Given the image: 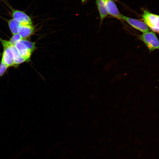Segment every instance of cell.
Instances as JSON below:
<instances>
[{"instance_id":"cell-14","label":"cell","mask_w":159,"mask_h":159,"mask_svg":"<svg viewBox=\"0 0 159 159\" xmlns=\"http://www.w3.org/2000/svg\"><path fill=\"white\" fill-rule=\"evenodd\" d=\"M87 0H81L82 3H84Z\"/></svg>"},{"instance_id":"cell-2","label":"cell","mask_w":159,"mask_h":159,"mask_svg":"<svg viewBox=\"0 0 159 159\" xmlns=\"http://www.w3.org/2000/svg\"><path fill=\"white\" fill-rule=\"evenodd\" d=\"M144 22L153 31L159 33V16L144 10L142 15Z\"/></svg>"},{"instance_id":"cell-10","label":"cell","mask_w":159,"mask_h":159,"mask_svg":"<svg viewBox=\"0 0 159 159\" xmlns=\"http://www.w3.org/2000/svg\"><path fill=\"white\" fill-rule=\"evenodd\" d=\"M9 28L13 35L18 33L21 24L12 18L7 20Z\"/></svg>"},{"instance_id":"cell-9","label":"cell","mask_w":159,"mask_h":159,"mask_svg":"<svg viewBox=\"0 0 159 159\" xmlns=\"http://www.w3.org/2000/svg\"><path fill=\"white\" fill-rule=\"evenodd\" d=\"M96 4L100 14V24L108 14L104 3L102 0H96Z\"/></svg>"},{"instance_id":"cell-4","label":"cell","mask_w":159,"mask_h":159,"mask_svg":"<svg viewBox=\"0 0 159 159\" xmlns=\"http://www.w3.org/2000/svg\"><path fill=\"white\" fill-rule=\"evenodd\" d=\"M11 11L12 18L21 24H32L31 18L24 11L13 8H11Z\"/></svg>"},{"instance_id":"cell-1","label":"cell","mask_w":159,"mask_h":159,"mask_svg":"<svg viewBox=\"0 0 159 159\" xmlns=\"http://www.w3.org/2000/svg\"><path fill=\"white\" fill-rule=\"evenodd\" d=\"M140 39L145 43L150 51L159 49V43L158 37L153 31L143 33Z\"/></svg>"},{"instance_id":"cell-13","label":"cell","mask_w":159,"mask_h":159,"mask_svg":"<svg viewBox=\"0 0 159 159\" xmlns=\"http://www.w3.org/2000/svg\"><path fill=\"white\" fill-rule=\"evenodd\" d=\"M9 67L2 61L0 63V77H2L5 73Z\"/></svg>"},{"instance_id":"cell-6","label":"cell","mask_w":159,"mask_h":159,"mask_svg":"<svg viewBox=\"0 0 159 159\" xmlns=\"http://www.w3.org/2000/svg\"><path fill=\"white\" fill-rule=\"evenodd\" d=\"M108 13L112 16L121 20V14L115 2L112 0H102Z\"/></svg>"},{"instance_id":"cell-11","label":"cell","mask_w":159,"mask_h":159,"mask_svg":"<svg viewBox=\"0 0 159 159\" xmlns=\"http://www.w3.org/2000/svg\"><path fill=\"white\" fill-rule=\"evenodd\" d=\"M20 42L24 44L32 52L36 49L35 42H31L25 39H22Z\"/></svg>"},{"instance_id":"cell-8","label":"cell","mask_w":159,"mask_h":159,"mask_svg":"<svg viewBox=\"0 0 159 159\" xmlns=\"http://www.w3.org/2000/svg\"><path fill=\"white\" fill-rule=\"evenodd\" d=\"M34 30V27L32 24H21L18 33L23 39H25L33 34Z\"/></svg>"},{"instance_id":"cell-3","label":"cell","mask_w":159,"mask_h":159,"mask_svg":"<svg viewBox=\"0 0 159 159\" xmlns=\"http://www.w3.org/2000/svg\"><path fill=\"white\" fill-rule=\"evenodd\" d=\"M126 22L131 26L143 33L149 31V29L146 24L143 21L138 19L129 17L121 14V20Z\"/></svg>"},{"instance_id":"cell-7","label":"cell","mask_w":159,"mask_h":159,"mask_svg":"<svg viewBox=\"0 0 159 159\" xmlns=\"http://www.w3.org/2000/svg\"><path fill=\"white\" fill-rule=\"evenodd\" d=\"M14 45L18 50L19 55L26 61H29L32 52L24 44L20 41L16 42Z\"/></svg>"},{"instance_id":"cell-12","label":"cell","mask_w":159,"mask_h":159,"mask_svg":"<svg viewBox=\"0 0 159 159\" xmlns=\"http://www.w3.org/2000/svg\"><path fill=\"white\" fill-rule=\"evenodd\" d=\"M22 39L21 36L17 33L13 34L9 41L11 44L14 45L16 42L20 41Z\"/></svg>"},{"instance_id":"cell-5","label":"cell","mask_w":159,"mask_h":159,"mask_svg":"<svg viewBox=\"0 0 159 159\" xmlns=\"http://www.w3.org/2000/svg\"><path fill=\"white\" fill-rule=\"evenodd\" d=\"M3 47L1 60L8 66L9 67H16L14 60V56L11 45Z\"/></svg>"}]
</instances>
